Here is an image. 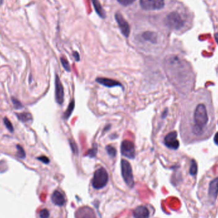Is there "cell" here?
I'll return each mask as SVG.
<instances>
[{
  "label": "cell",
  "instance_id": "obj_17",
  "mask_svg": "<svg viewBox=\"0 0 218 218\" xmlns=\"http://www.w3.org/2000/svg\"><path fill=\"white\" fill-rule=\"evenodd\" d=\"M74 107H75V102H74V100H72L70 102V103L69 104L66 112H65L64 118L65 119H68L69 117H70V116L72 115V112L73 111Z\"/></svg>",
  "mask_w": 218,
  "mask_h": 218
},
{
  "label": "cell",
  "instance_id": "obj_10",
  "mask_svg": "<svg viewBox=\"0 0 218 218\" xmlns=\"http://www.w3.org/2000/svg\"><path fill=\"white\" fill-rule=\"evenodd\" d=\"M218 195V177L212 180L209 184V196L212 203L216 201Z\"/></svg>",
  "mask_w": 218,
  "mask_h": 218
},
{
  "label": "cell",
  "instance_id": "obj_27",
  "mask_svg": "<svg viewBox=\"0 0 218 218\" xmlns=\"http://www.w3.org/2000/svg\"><path fill=\"white\" fill-rule=\"evenodd\" d=\"M49 215H50L49 214V212L46 209H42L40 212V218H48Z\"/></svg>",
  "mask_w": 218,
  "mask_h": 218
},
{
  "label": "cell",
  "instance_id": "obj_15",
  "mask_svg": "<svg viewBox=\"0 0 218 218\" xmlns=\"http://www.w3.org/2000/svg\"><path fill=\"white\" fill-rule=\"evenodd\" d=\"M142 38L146 41H149L153 44H155L157 42V36L154 32L146 31L143 33Z\"/></svg>",
  "mask_w": 218,
  "mask_h": 218
},
{
  "label": "cell",
  "instance_id": "obj_8",
  "mask_svg": "<svg viewBox=\"0 0 218 218\" xmlns=\"http://www.w3.org/2000/svg\"><path fill=\"white\" fill-rule=\"evenodd\" d=\"M177 133L172 132L168 133L165 138L164 142L165 145L169 149L177 150L179 147V142L177 139Z\"/></svg>",
  "mask_w": 218,
  "mask_h": 218
},
{
  "label": "cell",
  "instance_id": "obj_25",
  "mask_svg": "<svg viewBox=\"0 0 218 218\" xmlns=\"http://www.w3.org/2000/svg\"><path fill=\"white\" fill-rule=\"evenodd\" d=\"M69 142H70V147H71V148H72V152H73L75 154H77L78 153V147H77V144H76L75 142H74V140H69Z\"/></svg>",
  "mask_w": 218,
  "mask_h": 218
},
{
  "label": "cell",
  "instance_id": "obj_3",
  "mask_svg": "<svg viewBox=\"0 0 218 218\" xmlns=\"http://www.w3.org/2000/svg\"><path fill=\"white\" fill-rule=\"evenodd\" d=\"M108 181V175L104 168H100L94 174L92 179V186L96 190H100L104 187Z\"/></svg>",
  "mask_w": 218,
  "mask_h": 218
},
{
  "label": "cell",
  "instance_id": "obj_28",
  "mask_svg": "<svg viewBox=\"0 0 218 218\" xmlns=\"http://www.w3.org/2000/svg\"><path fill=\"white\" fill-rule=\"evenodd\" d=\"M37 159L39 161L43 162L45 164H48L49 162H50V160H49L47 156H42L40 157H38Z\"/></svg>",
  "mask_w": 218,
  "mask_h": 218
},
{
  "label": "cell",
  "instance_id": "obj_13",
  "mask_svg": "<svg viewBox=\"0 0 218 218\" xmlns=\"http://www.w3.org/2000/svg\"><path fill=\"white\" fill-rule=\"evenodd\" d=\"M52 202L57 206H63L65 203V199L63 194L59 191H54L52 195Z\"/></svg>",
  "mask_w": 218,
  "mask_h": 218
},
{
  "label": "cell",
  "instance_id": "obj_16",
  "mask_svg": "<svg viewBox=\"0 0 218 218\" xmlns=\"http://www.w3.org/2000/svg\"><path fill=\"white\" fill-rule=\"evenodd\" d=\"M16 115L19 121L23 123H27L32 120V115L30 113L23 112L20 114H16Z\"/></svg>",
  "mask_w": 218,
  "mask_h": 218
},
{
  "label": "cell",
  "instance_id": "obj_20",
  "mask_svg": "<svg viewBox=\"0 0 218 218\" xmlns=\"http://www.w3.org/2000/svg\"><path fill=\"white\" fill-rule=\"evenodd\" d=\"M12 102L13 103V106L14 107L15 109L16 110H20V109L23 108L24 107L22 105L21 102L19 101L17 98H14V97H12Z\"/></svg>",
  "mask_w": 218,
  "mask_h": 218
},
{
  "label": "cell",
  "instance_id": "obj_1",
  "mask_svg": "<svg viewBox=\"0 0 218 218\" xmlns=\"http://www.w3.org/2000/svg\"><path fill=\"white\" fill-rule=\"evenodd\" d=\"M181 129L182 138L188 144L204 140L211 136L215 129V117L209 91L202 89L191 96Z\"/></svg>",
  "mask_w": 218,
  "mask_h": 218
},
{
  "label": "cell",
  "instance_id": "obj_29",
  "mask_svg": "<svg viewBox=\"0 0 218 218\" xmlns=\"http://www.w3.org/2000/svg\"><path fill=\"white\" fill-rule=\"evenodd\" d=\"M73 56L75 58L77 61H78L79 60H80V56H79V54H78V53L77 52H73Z\"/></svg>",
  "mask_w": 218,
  "mask_h": 218
},
{
  "label": "cell",
  "instance_id": "obj_7",
  "mask_svg": "<svg viewBox=\"0 0 218 218\" xmlns=\"http://www.w3.org/2000/svg\"><path fill=\"white\" fill-rule=\"evenodd\" d=\"M116 21L119 27L122 34L125 37H128L130 33V27L128 22L124 19L121 13H116L115 15Z\"/></svg>",
  "mask_w": 218,
  "mask_h": 218
},
{
  "label": "cell",
  "instance_id": "obj_14",
  "mask_svg": "<svg viewBox=\"0 0 218 218\" xmlns=\"http://www.w3.org/2000/svg\"><path fill=\"white\" fill-rule=\"evenodd\" d=\"M92 2L94 7L96 13L98 14V15L103 19L105 18L106 14L104 11V10L103 9L100 2H99L98 0H92Z\"/></svg>",
  "mask_w": 218,
  "mask_h": 218
},
{
  "label": "cell",
  "instance_id": "obj_12",
  "mask_svg": "<svg viewBox=\"0 0 218 218\" xmlns=\"http://www.w3.org/2000/svg\"><path fill=\"white\" fill-rule=\"evenodd\" d=\"M96 81L100 84H102L105 87H115V86H121V83L119 82L112 80L111 78H97Z\"/></svg>",
  "mask_w": 218,
  "mask_h": 218
},
{
  "label": "cell",
  "instance_id": "obj_32",
  "mask_svg": "<svg viewBox=\"0 0 218 218\" xmlns=\"http://www.w3.org/2000/svg\"><path fill=\"white\" fill-rule=\"evenodd\" d=\"M215 38H216V40L218 44V34H216L215 35Z\"/></svg>",
  "mask_w": 218,
  "mask_h": 218
},
{
  "label": "cell",
  "instance_id": "obj_24",
  "mask_svg": "<svg viewBox=\"0 0 218 218\" xmlns=\"http://www.w3.org/2000/svg\"><path fill=\"white\" fill-rule=\"evenodd\" d=\"M61 64H62L63 68L65 69V70L67 72H70V65H69L68 61L66 60V59L65 57H61Z\"/></svg>",
  "mask_w": 218,
  "mask_h": 218
},
{
  "label": "cell",
  "instance_id": "obj_6",
  "mask_svg": "<svg viewBox=\"0 0 218 218\" xmlns=\"http://www.w3.org/2000/svg\"><path fill=\"white\" fill-rule=\"evenodd\" d=\"M121 151L123 156L130 159H134L135 157V145L130 140H126L122 142Z\"/></svg>",
  "mask_w": 218,
  "mask_h": 218
},
{
  "label": "cell",
  "instance_id": "obj_18",
  "mask_svg": "<svg viewBox=\"0 0 218 218\" xmlns=\"http://www.w3.org/2000/svg\"><path fill=\"white\" fill-rule=\"evenodd\" d=\"M16 148H17V156L19 158H21V159H25L26 153L24 151L23 147L20 145H17Z\"/></svg>",
  "mask_w": 218,
  "mask_h": 218
},
{
  "label": "cell",
  "instance_id": "obj_2",
  "mask_svg": "<svg viewBox=\"0 0 218 218\" xmlns=\"http://www.w3.org/2000/svg\"><path fill=\"white\" fill-rule=\"evenodd\" d=\"M194 17V14L190 10L181 4L166 15L165 24L170 30L184 33L193 27Z\"/></svg>",
  "mask_w": 218,
  "mask_h": 218
},
{
  "label": "cell",
  "instance_id": "obj_23",
  "mask_svg": "<svg viewBox=\"0 0 218 218\" xmlns=\"http://www.w3.org/2000/svg\"><path fill=\"white\" fill-rule=\"evenodd\" d=\"M197 170H198L197 164L195 160H192L191 163V166H190V174L191 175H195L196 174Z\"/></svg>",
  "mask_w": 218,
  "mask_h": 218
},
{
  "label": "cell",
  "instance_id": "obj_26",
  "mask_svg": "<svg viewBox=\"0 0 218 218\" xmlns=\"http://www.w3.org/2000/svg\"><path fill=\"white\" fill-rule=\"evenodd\" d=\"M135 0H117V2L123 6H128L133 3Z\"/></svg>",
  "mask_w": 218,
  "mask_h": 218
},
{
  "label": "cell",
  "instance_id": "obj_21",
  "mask_svg": "<svg viewBox=\"0 0 218 218\" xmlns=\"http://www.w3.org/2000/svg\"><path fill=\"white\" fill-rule=\"evenodd\" d=\"M106 150H107V152L109 156H111V157H114L115 156L116 153H117V151H116L115 149L113 146L110 145H107V146L106 147Z\"/></svg>",
  "mask_w": 218,
  "mask_h": 218
},
{
  "label": "cell",
  "instance_id": "obj_30",
  "mask_svg": "<svg viewBox=\"0 0 218 218\" xmlns=\"http://www.w3.org/2000/svg\"><path fill=\"white\" fill-rule=\"evenodd\" d=\"M81 218H94V217L92 215H91L90 214H87L84 216L83 215L82 216H81Z\"/></svg>",
  "mask_w": 218,
  "mask_h": 218
},
{
  "label": "cell",
  "instance_id": "obj_19",
  "mask_svg": "<svg viewBox=\"0 0 218 218\" xmlns=\"http://www.w3.org/2000/svg\"><path fill=\"white\" fill-rule=\"evenodd\" d=\"M97 152H98V147H97L96 144H94V145H93V147L87 151L86 156L90 157H94L96 156Z\"/></svg>",
  "mask_w": 218,
  "mask_h": 218
},
{
  "label": "cell",
  "instance_id": "obj_22",
  "mask_svg": "<svg viewBox=\"0 0 218 218\" xmlns=\"http://www.w3.org/2000/svg\"><path fill=\"white\" fill-rule=\"evenodd\" d=\"M3 123H4L5 126H6V128L8 129V130L10 132H14V126H13L12 123L10 122V121L7 117H4Z\"/></svg>",
  "mask_w": 218,
  "mask_h": 218
},
{
  "label": "cell",
  "instance_id": "obj_4",
  "mask_svg": "<svg viewBox=\"0 0 218 218\" xmlns=\"http://www.w3.org/2000/svg\"><path fill=\"white\" fill-rule=\"evenodd\" d=\"M121 174L126 184L129 187H132L134 185L132 168L130 163L125 160L121 161Z\"/></svg>",
  "mask_w": 218,
  "mask_h": 218
},
{
  "label": "cell",
  "instance_id": "obj_31",
  "mask_svg": "<svg viewBox=\"0 0 218 218\" xmlns=\"http://www.w3.org/2000/svg\"><path fill=\"white\" fill-rule=\"evenodd\" d=\"M214 142L218 145V133H217L214 136Z\"/></svg>",
  "mask_w": 218,
  "mask_h": 218
},
{
  "label": "cell",
  "instance_id": "obj_5",
  "mask_svg": "<svg viewBox=\"0 0 218 218\" xmlns=\"http://www.w3.org/2000/svg\"><path fill=\"white\" fill-rule=\"evenodd\" d=\"M140 3L145 10H159L165 6V0H140Z\"/></svg>",
  "mask_w": 218,
  "mask_h": 218
},
{
  "label": "cell",
  "instance_id": "obj_11",
  "mask_svg": "<svg viewBox=\"0 0 218 218\" xmlns=\"http://www.w3.org/2000/svg\"><path fill=\"white\" fill-rule=\"evenodd\" d=\"M149 211L147 208L144 205H140L136 207L133 211V216L135 218H149Z\"/></svg>",
  "mask_w": 218,
  "mask_h": 218
},
{
  "label": "cell",
  "instance_id": "obj_9",
  "mask_svg": "<svg viewBox=\"0 0 218 218\" xmlns=\"http://www.w3.org/2000/svg\"><path fill=\"white\" fill-rule=\"evenodd\" d=\"M55 88L56 100L58 104L62 105L64 102V89L60 79L57 75H56Z\"/></svg>",
  "mask_w": 218,
  "mask_h": 218
}]
</instances>
